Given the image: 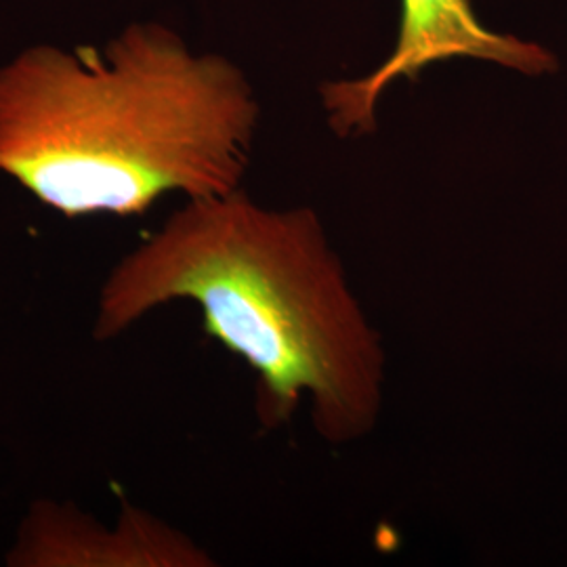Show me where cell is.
Wrapping results in <instances>:
<instances>
[{
	"label": "cell",
	"instance_id": "obj_1",
	"mask_svg": "<svg viewBox=\"0 0 567 567\" xmlns=\"http://www.w3.org/2000/svg\"><path fill=\"white\" fill-rule=\"evenodd\" d=\"M173 301L198 305L204 332L252 370L267 431L288 425L305 400L330 446L379 425L383 337L313 208H267L240 187L187 200L103 282L95 339Z\"/></svg>",
	"mask_w": 567,
	"mask_h": 567
},
{
	"label": "cell",
	"instance_id": "obj_4",
	"mask_svg": "<svg viewBox=\"0 0 567 567\" xmlns=\"http://www.w3.org/2000/svg\"><path fill=\"white\" fill-rule=\"evenodd\" d=\"M9 566L203 567L213 561L182 532L140 508H124L121 526L107 529L74 508L47 503L30 511Z\"/></svg>",
	"mask_w": 567,
	"mask_h": 567
},
{
	"label": "cell",
	"instance_id": "obj_2",
	"mask_svg": "<svg viewBox=\"0 0 567 567\" xmlns=\"http://www.w3.org/2000/svg\"><path fill=\"white\" fill-rule=\"evenodd\" d=\"M257 124L243 72L161 23L105 47L39 44L0 68V173L70 219L238 189Z\"/></svg>",
	"mask_w": 567,
	"mask_h": 567
},
{
	"label": "cell",
	"instance_id": "obj_3",
	"mask_svg": "<svg viewBox=\"0 0 567 567\" xmlns=\"http://www.w3.org/2000/svg\"><path fill=\"white\" fill-rule=\"evenodd\" d=\"M492 61L527 76L557 70V58L536 42L487 30L471 0H402V25L393 55L358 81L328 82L322 100L339 137H362L377 126V105L395 79H416L435 61Z\"/></svg>",
	"mask_w": 567,
	"mask_h": 567
}]
</instances>
